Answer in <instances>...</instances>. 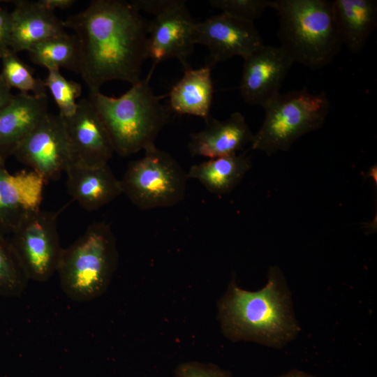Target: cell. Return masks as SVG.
<instances>
[{"instance_id":"9","label":"cell","mask_w":377,"mask_h":377,"mask_svg":"<svg viewBox=\"0 0 377 377\" xmlns=\"http://www.w3.org/2000/svg\"><path fill=\"white\" fill-rule=\"evenodd\" d=\"M59 212L38 209L10 235L9 241L29 280L44 282L57 273L64 249L57 228Z\"/></svg>"},{"instance_id":"15","label":"cell","mask_w":377,"mask_h":377,"mask_svg":"<svg viewBox=\"0 0 377 377\" xmlns=\"http://www.w3.org/2000/svg\"><path fill=\"white\" fill-rule=\"evenodd\" d=\"M205 121L204 128L190 135L188 150L193 156L209 159L235 154L253 141L254 134L239 112L223 120L210 116Z\"/></svg>"},{"instance_id":"23","label":"cell","mask_w":377,"mask_h":377,"mask_svg":"<svg viewBox=\"0 0 377 377\" xmlns=\"http://www.w3.org/2000/svg\"><path fill=\"white\" fill-rule=\"evenodd\" d=\"M0 59L2 64L0 77L10 89L36 96H47L44 80L35 77L34 70L10 48L0 52Z\"/></svg>"},{"instance_id":"20","label":"cell","mask_w":377,"mask_h":377,"mask_svg":"<svg viewBox=\"0 0 377 377\" xmlns=\"http://www.w3.org/2000/svg\"><path fill=\"white\" fill-rule=\"evenodd\" d=\"M213 94L212 67L207 64L196 69L190 67L172 87L168 105L172 112L206 121L210 117Z\"/></svg>"},{"instance_id":"19","label":"cell","mask_w":377,"mask_h":377,"mask_svg":"<svg viewBox=\"0 0 377 377\" xmlns=\"http://www.w3.org/2000/svg\"><path fill=\"white\" fill-rule=\"evenodd\" d=\"M334 20L343 45L360 53L377 25V1H332Z\"/></svg>"},{"instance_id":"6","label":"cell","mask_w":377,"mask_h":377,"mask_svg":"<svg viewBox=\"0 0 377 377\" xmlns=\"http://www.w3.org/2000/svg\"><path fill=\"white\" fill-rule=\"evenodd\" d=\"M263 108L265 119L251 148L271 156L288 151L300 138L322 128L330 103L325 92L312 94L304 87L279 93Z\"/></svg>"},{"instance_id":"30","label":"cell","mask_w":377,"mask_h":377,"mask_svg":"<svg viewBox=\"0 0 377 377\" xmlns=\"http://www.w3.org/2000/svg\"><path fill=\"white\" fill-rule=\"evenodd\" d=\"M13 96L11 89L0 77V111L9 103Z\"/></svg>"},{"instance_id":"11","label":"cell","mask_w":377,"mask_h":377,"mask_svg":"<svg viewBox=\"0 0 377 377\" xmlns=\"http://www.w3.org/2000/svg\"><path fill=\"white\" fill-rule=\"evenodd\" d=\"M194 40L207 47L211 67L235 56L245 59L265 45L254 22L223 13L196 22Z\"/></svg>"},{"instance_id":"12","label":"cell","mask_w":377,"mask_h":377,"mask_svg":"<svg viewBox=\"0 0 377 377\" xmlns=\"http://www.w3.org/2000/svg\"><path fill=\"white\" fill-rule=\"evenodd\" d=\"M64 119L70 165L98 168L108 164L114 153V147L107 128L90 100L88 98L80 100L75 113Z\"/></svg>"},{"instance_id":"17","label":"cell","mask_w":377,"mask_h":377,"mask_svg":"<svg viewBox=\"0 0 377 377\" xmlns=\"http://www.w3.org/2000/svg\"><path fill=\"white\" fill-rule=\"evenodd\" d=\"M10 48L15 53L28 51L45 40L66 34L63 20L38 1H13Z\"/></svg>"},{"instance_id":"25","label":"cell","mask_w":377,"mask_h":377,"mask_svg":"<svg viewBox=\"0 0 377 377\" xmlns=\"http://www.w3.org/2000/svg\"><path fill=\"white\" fill-rule=\"evenodd\" d=\"M44 83L59 110V114L64 118L72 116L77 110L76 100L82 94L81 84L67 80L57 68L47 70Z\"/></svg>"},{"instance_id":"10","label":"cell","mask_w":377,"mask_h":377,"mask_svg":"<svg viewBox=\"0 0 377 377\" xmlns=\"http://www.w3.org/2000/svg\"><path fill=\"white\" fill-rule=\"evenodd\" d=\"M16 159L47 184L56 181L71 164L64 119L48 112L14 153Z\"/></svg>"},{"instance_id":"21","label":"cell","mask_w":377,"mask_h":377,"mask_svg":"<svg viewBox=\"0 0 377 377\" xmlns=\"http://www.w3.org/2000/svg\"><path fill=\"white\" fill-rule=\"evenodd\" d=\"M251 168L250 156L242 152L194 164L187 174L188 179L197 180L209 193L222 195L231 192Z\"/></svg>"},{"instance_id":"13","label":"cell","mask_w":377,"mask_h":377,"mask_svg":"<svg viewBox=\"0 0 377 377\" xmlns=\"http://www.w3.org/2000/svg\"><path fill=\"white\" fill-rule=\"evenodd\" d=\"M294 63L279 45H265L244 59L239 92L250 105L263 107L280 93Z\"/></svg>"},{"instance_id":"29","label":"cell","mask_w":377,"mask_h":377,"mask_svg":"<svg viewBox=\"0 0 377 377\" xmlns=\"http://www.w3.org/2000/svg\"><path fill=\"white\" fill-rule=\"evenodd\" d=\"M45 8L54 11L56 9H66L75 3L74 0H38Z\"/></svg>"},{"instance_id":"28","label":"cell","mask_w":377,"mask_h":377,"mask_svg":"<svg viewBox=\"0 0 377 377\" xmlns=\"http://www.w3.org/2000/svg\"><path fill=\"white\" fill-rule=\"evenodd\" d=\"M11 38V13L0 7V52L10 48Z\"/></svg>"},{"instance_id":"26","label":"cell","mask_w":377,"mask_h":377,"mask_svg":"<svg viewBox=\"0 0 377 377\" xmlns=\"http://www.w3.org/2000/svg\"><path fill=\"white\" fill-rule=\"evenodd\" d=\"M212 7L221 13L247 22H253L265 10L271 8L269 0H210Z\"/></svg>"},{"instance_id":"18","label":"cell","mask_w":377,"mask_h":377,"mask_svg":"<svg viewBox=\"0 0 377 377\" xmlns=\"http://www.w3.org/2000/svg\"><path fill=\"white\" fill-rule=\"evenodd\" d=\"M65 172L68 195L87 211L98 210L123 194L121 181L108 164L98 168L71 165Z\"/></svg>"},{"instance_id":"1","label":"cell","mask_w":377,"mask_h":377,"mask_svg":"<svg viewBox=\"0 0 377 377\" xmlns=\"http://www.w3.org/2000/svg\"><path fill=\"white\" fill-rule=\"evenodd\" d=\"M63 22L77 38L79 74L89 92L110 81L133 84L141 80L148 59V23L131 1L94 0Z\"/></svg>"},{"instance_id":"24","label":"cell","mask_w":377,"mask_h":377,"mask_svg":"<svg viewBox=\"0 0 377 377\" xmlns=\"http://www.w3.org/2000/svg\"><path fill=\"white\" fill-rule=\"evenodd\" d=\"M29 281L9 239L0 235V297L20 296Z\"/></svg>"},{"instance_id":"2","label":"cell","mask_w":377,"mask_h":377,"mask_svg":"<svg viewBox=\"0 0 377 377\" xmlns=\"http://www.w3.org/2000/svg\"><path fill=\"white\" fill-rule=\"evenodd\" d=\"M151 69L145 79L131 84L119 97L100 91L89 92L88 98L103 121L114 152L128 156L155 145V140L168 123L171 110L161 102L149 85Z\"/></svg>"},{"instance_id":"16","label":"cell","mask_w":377,"mask_h":377,"mask_svg":"<svg viewBox=\"0 0 377 377\" xmlns=\"http://www.w3.org/2000/svg\"><path fill=\"white\" fill-rule=\"evenodd\" d=\"M48 98L19 92L0 111V164L14 155L17 147L47 114Z\"/></svg>"},{"instance_id":"31","label":"cell","mask_w":377,"mask_h":377,"mask_svg":"<svg viewBox=\"0 0 377 377\" xmlns=\"http://www.w3.org/2000/svg\"><path fill=\"white\" fill-rule=\"evenodd\" d=\"M280 377H313V376L300 371L293 370L291 371H289L282 375Z\"/></svg>"},{"instance_id":"22","label":"cell","mask_w":377,"mask_h":377,"mask_svg":"<svg viewBox=\"0 0 377 377\" xmlns=\"http://www.w3.org/2000/svg\"><path fill=\"white\" fill-rule=\"evenodd\" d=\"M30 60L47 70L65 68L80 73V52L75 34L68 33L45 40L28 51Z\"/></svg>"},{"instance_id":"7","label":"cell","mask_w":377,"mask_h":377,"mask_svg":"<svg viewBox=\"0 0 377 377\" xmlns=\"http://www.w3.org/2000/svg\"><path fill=\"white\" fill-rule=\"evenodd\" d=\"M131 161L121 181L123 194L143 210L171 207L184 198L188 174L169 153L154 145Z\"/></svg>"},{"instance_id":"27","label":"cell","mask_w":377,"mask_h":377,"mask_svg":"<svg viewBox=\"0 0 377 377\" xmlns=\"http://www.w3.org/2000/svg\"><path fill=\"white\" fill-rule=\"evenodd\" d=\"M175 374L176 377H231L228 372L215 365L197 362L181 364Z\"/></svg>"},{"instance_id":"32","label":"cell","mask_w":377,"mask_h":377,"mask_svg":"<svg viewBox=\"0 0 377 377\" xmlns=\"http://www.w3.org/2000/svg\"><path fill=\"white\" fill-rule=\"evenodd\" d=\"M10 1H1L0 0V3H2V2H9ZM1 7V6H0Z\"/></svg>"},{"instance_id":"14","label":"cell","mask_w":377,"mask_h":377,"mask_svg":"<svg viewBox=\"0 0 377 377\" xmlns=\"http://www.w3.org/2000/svg\"><path fill=\"white\" fill-rule=\"evenodd\" d=\"M45 184L31 170L11 174L0 164V235H10L27 215L40 209Z\"/></svg>"},{"instance_id":"3","label":"cell","mask_w":377,"mask_h":377,"mask_svg":"<svg viewBox=\"0 0 377 377\" xmlns=\"http://www.w3.org/2000/svg\"><path fill=\"white\" fill-rule=\"evenodd\" d=\"M279 16V46L293 63L312 70L331 63L343 45L335 25L332 1L274 0Z\"/></svg>"},{"instance_id":"5","label":"cell","mask_w":377,"mask_h":377,"mask_svg":"<svg viewBox=\"0 0 377 377\" xmlns=\"http://www.w3.org/2000/svg\"><path fill=\"white\" fill-rule=\"evenodd\" d=\"M116 239L105 222L91 224L72 244L63 249L57 273L68 297L83 302L107 290L117 265Z\"/></svg>"},{"instance_id":"8","label":"cell","mask_w":377,"mask_h":377,"mask_svg":"<svg viewBox=\"0 0 377 377\" xmlns=\"http://www.w3.org/2000/svg\"><path fill=\"white\" fill-rule=\"evenodd\" d=\"M133 6L140 13L154 15L148 22L147 54L154 69L163 61L177 59L184 70L190 68L188 59L193 51L196 22L183 0H135Z\"/></svg>"},{"instance_id":"4","label":"cell","mask_w":377,"mask_h":377,"mask_svg":"<svg viewBox=\"0 0 377 377\" xmlns=\"http://www.w3.org/2000/svg\"><path fill=\"white\" fill-rule=\"evenodd\" d=\"M280 274L269 271V281L260 290L250 292L231 284L220 306L225 330L234 337L279 344L294 334L296 325L281 289Z\"/></svg>"}]
</instances>
